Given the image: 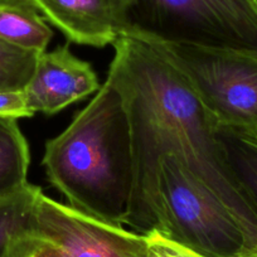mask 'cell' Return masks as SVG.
Wrapping results in <instances>:
<instances>
[{"label": "cell", "instance_id": "1", "mask_svg": "<svg viewBox=\"0 0 257 257\" xmlns=\"http://www.w3.org/2000/svg\"><path fill=\"white\" fill-rule=\"evenodd\" d=\"M107 78L123 97L132 126L133 187L125 224L160 233V162L173 155L257 236V211L234 177L217 137V121L179 71L147 39L113 43Z\"/></svg>", "mask_w": 257, "mask_h": 257}, {"label": "cell", "instance_id": "2", "mask_svg": "<svg viewBox=\"0 0 257 257\" xmlns=\"http://www.w3.org/2000/svg\"><path fill=\"white\" fill-rule=\"evenodd\" d=\"M42 163L72 208L125 224L133 187L132 126L122 95L110 78L70 126L47 143Z\"/></svg>", "mask_w": 257, "mask_h": 257}, {"label": "cell", "instance_id": "3", "mask_svg": "<svg viewBox=\"0 0 257 257\" xmlns=\"http://www.w3.org/2000/svg\"><path fill=\"white\" fill-rule=\"evenodd\" d=\"M158 194L160 234L203 257H243L257 252V236L209 193L173 155L162 159Z\"/></svg>", "mask_w": 257, "mask_h": 257}, {"label": "cell", "instance_id": "4", "mask_svg": "<svg viewBox=\"0 0 257 257\" xmlns=\"http://www.w3.org/2000/svg\"><path fill=\"white\" fill-rule=\"evenodd\" d=\"M132 36L257 51V0H132Z\"/></svg>", "mask_w": 257, "mask_h": 257}, {"label": "cell", "instance_id": "5", "mask_svg": "<svg viewBox=\"0 0 257 257\" xmlns=\"http://www.w3.org/2000/svg\"><path fill=\"white\" fill-rule=\"evenodd\" d=\"M147 41L179 71L218 125L257 132V51Z\"/></svg>", "mask_w": 257, "mask_h": 257}, {"label": "cell", "instance_id": "6", "mask_svg": "<svg viewBox=\"0 0 257 257\" xmlns=\"http://www.w3.org/2000/svg\"><path fill=\"white\" fill-rule=\"evenodd\" d=\"M147 234L107 223L38 194L12 257H148Z\"/></svg>", "mask_w": 257, "mask_h": 257}, {"label": "cell", "instance_id": "7", "mask_svg": "<svg viewBox=\"0 0 257 257\" xmlns=\"http://www.w3.org/2000/svg\"><path fill=\"white\" fill-rule=\"evenodd\" d=\"M56 26L68 41L93 47L132 36V0H22Z\"/></svg>", "mask_w": 257, "mask_h": 257}, {"label": "cell", "instance_id": "8", "mask_svg": "<svg viewBox=\"0 0 257 257\" xmlns=\"http://www.w3.org/2000/svg\"><path fill=\"white\" fill-rule=\"evenodd\" d=\"M91 64L71 53L68 46L42 52L33 76L24 88L27 106L33 113L59 112L100 90Z\"/></svg>", "mask_w": 257, "mask_h": 257}, {"label": "cell", "instance_id": "9", "mask_svg": "<svg viewBox=\"0 0 257 257\" xmlns=\"http://www.w3.org/2000/svg\"><path fill=\"white\" fill-rule=\"evenodd\" d=\"M52 36V29L33 7L22 0H0L2 41L42 53Z\"/></svg>", "mask_w": 257, "mask_h": 257}, {"label": "cell", "instance_id": "10", "mask_svg": "<svg viewBox=\"0 0 257 257\" xmlns=\"http://www.w3.org/2000/svg\"><path fill=\"white\" fill-rule=\"evenodd\" d=\"M29 149L17 118L0 116V199L29 184Z\"/></svg>", "mask_w": 257, "mask_h": 257}, {"label": "cell", "instance_id": "11", "mask_svg": "<svg viewBox=\"0 0 257 257\" xmlns=\"http://www.w3.org/2000/svg\"><path fill=\"white\" fill-rule=\"evenodd\" d=\"M217 137L234 177L257 211V132L218 125Z\"/></svg>", "mask_w": 257, "mask_h": 257}, {"label": "cell", "instance_id": "12", "mask_svg": "<svg viewBox=\"0 0 257 257\" xmlns=\"http://www.w3.org/2000/svg\"><path fill=\"white\" fill-rule=\"evenodd\" d=\"M41 192L39 187L28 184L13 196L0 199V257H12L16 242L28 227Z\"/></svg>", "mask_w": 257, "mask_h": 257}, {"label": "cell", "instance_id": "13", "mask_svg": "<svg viewBox=\"0 0 257 257\" xmlns=\"http://www.w3.org/2000/svg\"><path fill=\"white\" fill-rule=\"evenodd\" d=\"M39 54L0 39V91H24Z\"/></svg>", "mask_w": 257, "mask_h": 257}, {"label": "cell", "instance_id": "14", "mask_svg": "<svg viewBox=\"0 0 257 257\" xmlns=\"http://www.w3.org/2000/svg\"><path fill=\"white\" fill-rule=\"evenodd\" d=\"M149 239L148 257H203L190 251L170 239L165 238L158 232L147 234Z\"/></svg>", "mask_w": 257, "mask_h": 257}, {"label": "cell", "instance_id": "15", "mask_svg": "<svg viewBox=\"0 0 257 257\" xmlns=\"http://www.w3.org/2000/svg\"><path fill=\"white\" fill-rule=\"evenodd\" d=\"M34 113L27 106L23 91H0V116L2 117H31Z\"/></svg>", "mask_w": 257, "mask_h": 257}, {"label": "cell", "instance_id": "16", "mask_svg": "<svg viewBox=\"0 0 257 257\" xmlns=\"http://www.w3.org/2000/svg\"><path fill=\"white\" fill-rule=\"evenodd\" d=\"M243 257H257V252H256V253H251V254H247V256H243Z\"/></svg>", "mask_w": 257, "mask_h": 257}]
</instances>
